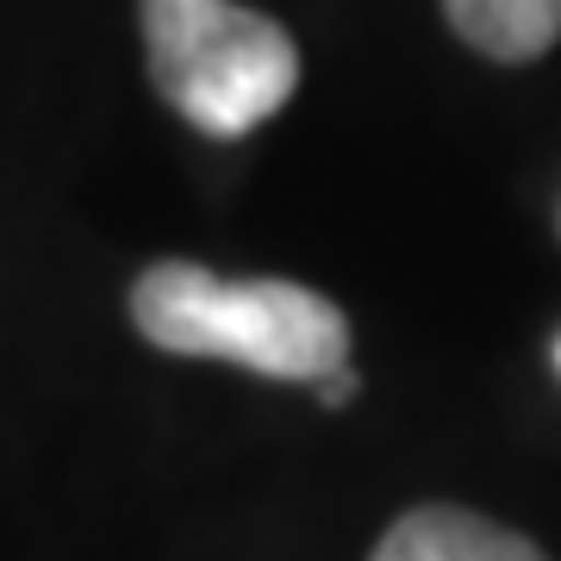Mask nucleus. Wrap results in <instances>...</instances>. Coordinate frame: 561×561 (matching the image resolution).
<instances>
[{
    "mask_svg": "<svg viewBox=\"0 0 561 561\" xmlns=\"http://www.w3.org/2000/svg\"><path fill=\"white\" fill-rule=\"evenodd\" d=\"M319 393H324V405H343L350 393H356V375H350V368H337L331 381H319Z\"/></svg>",
    "mask_w": 561,
    "mask_h": 561,
    "instance_id": "nucleus-5",
    "label": "nucleus"
},
{
    "mask_svg": "<svg viewBox=\"0 0 561 561\" xmlns=\"http://www.w3.org/2000/svg\"><path fill=\"white\" fill-rule=\"evenodd\" d=\"M131 324L169 356H213L268 381H331L350 368V319L300 280H225L201 262H157L131 287Z\"/></svg>",
    "mask_w": 561,
    "mask_h": 561,
    "instance_id": "nucleus-1",
    "label": "nucleus"
},
{
    "mask_svg": "<svg viewBox=\"0 0 561 561\" xmlns=\"http://www.w3.org/2000/svg\"><path fill=\"white\" fill-rule=\"evenodd\" d=\"M150 81L206 138H243L300 88V50L268 13L231 0H144Z\"/></svg>",
    "mask_w": 561,
    "mask_h": 561,
    "instance_id": "nucleus-2",
    "label": "nucleus"
},
{
    "mask_svg": "<svg viewBox=\"0 0 561 561\" xmlns=\"http://www.w3.org/2000/svg\"><path fill=\"white\" fill-rule=\"evenodd\" d=\"M556 362H561V343H556Z\"/></svg>",
    "mask_w": 561,
    "mask_h": 561,
    "instance_id": "nucleus-6",
    "label": "nucleus"
},
{
    "mask_svg": "<svg viewBox=\"0 0 561 561\" xmlns=\"http://www.w3.org/2000/svg\"><path fill=\"white\" fill-rule=\"evenodd\" d=\"M375 561H549L530 537L474 518L461 505H419L381 537Z\"/></svg>",
    "mask_w": 561,
    "mask_h": 561,
    "instance_id": "nucleus-3",
    "label": "nucleus"
},
{
    "mask_svg": "<svg viewBox=\"0 0 561 561\" xmlns=\"http://www.w3.org/2000/svg\"><path fill=\"white\" fill-rule=\"evenodd\" d=\"M443 13L493 62H537L561 38V0H443Z\"/></svg>",
    "mask_w": 561,
    "mask_h": 561,
    "instance_id": "nucleus-4",
    "label": "nucleus"
}]
</instances>
